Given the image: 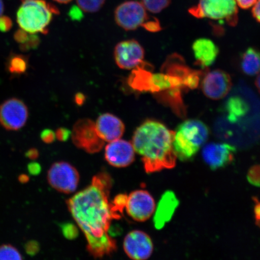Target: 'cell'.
<instances>
[{"instance_id": "obj_1", "label": "cell", "mask_w": 260, "mask_h": 260, "mask_svg": "<svg viewBox=\"0 0 260 260\" xmlns=\"http://www.w3.org/2000/svg\"><path fill=\"white\" fill-rule=\"evenodd\" d=\"M112 178L106 173L96 175L92 183L68 200V209L87 242V248L95 258L110 255L116 250L111 234L113 219L121 218L109 197Z\"/></svg>"}, {"instance_id": "obj_2", "label": "cell", "mask_w": 260, "mask_h": 260, "mask_svg": "<svg viewBox=\"0 0 260 260\" xmlns=\"http://www.w3.org/2000/svg\"><path fill=\"white\" fill-rule=\"evenodd\" d=\"M174 136L175 132L155 120H147L136 129L132 143L136 153L141 156L146 173L175 167Z\"/></svg>"}, {"instance_id": "obj_3", "label": "cell", "mask_w": 260, "mask_h": 260, "mask_svg": "<svg viewBox=\"0 0 260 260\" xmlns=\"http://www.w3.org/2000/svg\"><path fill=\"white\" fill-rule=\"evenodd\" d=\"M210 130L198 119H188L178 126L175 132L174 150L181 161L192 160L201 146L209 139Z\"/></svg>"}, {"instance_id": "obj_4", "label": "cell", "mask_w": 260, "mask_h": 260, "mask_svg": "<svg viewBox=\"0 0 260 260\" xmlns=\"http://www.w3.org/2000/svg\"><path fill=\"white\" fill-rule=\"evenodd\" d=\"M58 10L45 0H21L16 21L22 30L29 34H46L48 26Z\"/></svg>"}, {"instance_id": "obj_5", "label": "cell", "mask_w": 260, "mask_h": 260, "mask_svg": "<svg viewBox=\"0 0 260 260\" xmlns=\"http://www.w3.org/2000/svg\"><path fill=\"white\" fill-rule=\"evenodd\" d=\"M115 19L116 24L126 31L135 30L139 27L151 32L161 30L158 19L149 16L139 2L127 1L118 6L115 11Z\"/></svg>"}, {"instance_id": "obj_6", "label": "cell", "mask_w": 260, "mask_h": 260, "mask_svg": "<svg viewBox=\"0 0 260 260\" xmlns=\"http://www.w3.org/2000/svg\"><path fill=\"white\" fill-rule=\"evenodd\" d=\"M188 13L198 19L208 18L235 26L238 22V8L235 0H200Z\"/></svg>"}, {"instance_id": "obj_7", "label": "cell", "mask_w": 260, "mask_h": 260, "mask_svg": "<svg viewBox=\"0 0 260 260\" xmlns=\"http://www.w3.org/2000/svg\"><path fill=\"white\" fill-rule=\"evenodd\" d=\"M49 184L61 193L70 194L76 190L79 183V172L67 162H55L48 172Z\"/></svg>"}, {"instance_id": "obj_8", "label": "cell", "mask_w": 260, "mask_h": 260, "mask_svg": "<svg viewBox=\"0 0 260 260\" xmlns=\"http://www.w3.org/2000/svg\"><path fill=\"white\" fill-rule=\"evenodd\" d=\"M161 72L174 75L183 80L186 92L197 89L201 84L203 70L191 69L183 57L175 53L169 57L161 68Z\"/></svg>"}, {"instance_id": "obj_9", "label": "cell", "mask_w": 260, "mask_h": 260, "mask_svg": "<svg viewBox=\"0 0 260 260\" xmlns=\"http://www.w3.org/2000/svg\"><path fill=\"white\" fill-rule=\"evenodd\" d=\"M72 139L78 148L89 153L100 151L105 144V141L98 135L95 123L89 119H81L76 123L72 132Z\"/></svg>"}, {"instance_id": "obj_10", "label": "cell", "mask_w": 260, "mask_h": 260, "mask_svg": "<svg viewBox=\"0 0 260 260\" xmlns=\"http://www.w3.org/2000/svg\"><path fill=\"white\" fill-rule=\"evenodd\" d=\"M28 110L22 100L12 98L0 105V124L9 131H17L25 125Z\"/></svg>"}, {"instance_id": "obj_11", "label": "cell", "mask_w": 260, "mask_h": 260, "mask_svg": "<svg viewBox=\"0 0 260 260\" xmlns=\"http://www.w3.org/2000/svg\"><path fill=\"white\" fill-rule=\"evenodd\" d=\"M203 77L201 89L204 95L211 100L223 99L232 89V78L225 71L215 70L204 73Z\"/></svg>"}, {"instance_id": "obj_12", "label": "cell", "mask_w": 260, "mask_h": 260, "mask_svg": "<svg viewBox=\"0 0 260 260\" xmlns=\"http://www.w3.org/2000/svg\"><path fill=\"white\" fill-rule=\"evenodd\" d=\"M126 213L137 222H145L152 216L155 210L153 197L145 190L133 191L127 196L125 205Z\"/></svg>"}, {"instance_id": "obj_13", "label": "cell", "mask_w": 260, "mask_h": 260, "mask_svg": "<svg viewBox=\"0 0 260 260\" xmlns=\"http://www.w3.org/2000/svg\"><path fill=\"white\" fill-rule=\"evenodd\" d=\"M144 56V48L135 40L119 42L114 51L115 62L123 70L135 69L142 63Z\"/></svg>"}, {"instance_id": "obj_14", "label": "cell", "mask_w": 260, "mask_h": 260, "mask_svg": "<svg viewBox=\"0 0 260 260\" xmlns=\"http://www.w3.org/2000/svg\"><path fill=\"white\" fill-rule=\"evenodd\" d=\"M123 247L126 255L134 260L147 259L154 251L151 237L139 230L133 231L125 236Z\"/></svg>"}, {"instance_id": "obj_15", "label": "cell", "mask_w": 260, "mask_h": 260, "mask_svg": "<svg viewBox=\"0 0 260 260\" xmlns=\"http://www.w3.org/2000/svg\"><path fill=\"white\" fill-rule=\"evenodd\" d=\"M236 152L235 146L225 143H210L203 150L204 161L212 171L224 168L232 164Z\"/></svg>"}, {"instance_id": "obj_16", "label": "cell", "mask_w": 260, "mask_h": 260, "mask_svg": "<svg viewBox=\"0 0 260 260\" xmlns=\"http://www.w3.org/2000/svg\"><path fill=\"white\" fill-rule=\"evenodd\" d=\"M135 154L132 143L122 139L109 142L105 148L106 161L115 168H125L132 165L135 160Z\"/></svg>"}, {"instance_id": "obj_17", "label": "cell", "mask_w": 260, "mask_h": 260, "mask_svg": "<svg viewBox=\"0 0 260 260\" xmlns=\"http://www.w3.org/2000/svg\"><path fill=\"white\" fill-rule=\"evenodd\" d=\"M95 124L98 135L107 142L121 139L125 132L124 123L118 117L110 113L100 115Z\"/></svg>"}, {"instance_id": "obj_18", "label": "cell", "mask_w": 260, "mask_h": 260, "mask_svg": "<svg viewBox=\"0 0 260 260\" xmlns=\"http://www.w3.org/2000/svg\"><path fill=\"white\" fill-rule=\"evenodd\" d=\"M192 50L195 64L203 70L211 66L217 59L219 49L213 41L208 38H200L194 41Z\"/></svg>"}, {"instance_id": "obj_19", "label": "cell", "mask_w": 260, "mask_h": 260, "mask_svg": "<svg viewBox=\"0 0 260 260\" xmlns=\"http://www.w3.org/2000/svg\"><path fill=\"white\" fill-rule=\"evenodd\" d=\"M179 200L172 191H166L159 201L154 217L156 229L161 230L170 222L179 206Z\"/></svg>"}, {"instance_id": "obj_20", "label": "cell", "mask_w": 260, "mask_h": 260, "mask_svg": "<svg viewBox=\"0 0 260 260\" xmlns=\"http://www.w3.org/2000/svg\"><path fill=\"white\" fill-rule=\"evenodd\" d=\"M242 72L248 76H255L260 73V51L249 47L243 52L240 58Z\"/></svg>"}, {"instance_id": "obj_21", "label": "cell", "mask_w": 260, "mask_h": 260, "mask_svg": "<svg viewBox=\"0 0 260 260\" xmlns=\"http://www.w3.org/2000/svg\"><path fill=\"white\" fill-rule=\"evenodd\" d=\"M225 109L227 118L232 123L239 121L249 112L248 104L239 96L230 98L225 104Z\"/></svg>"}, {"instance_id": "obj_22", "label": "cell", "mask_w": 260, "mask_h": 260, "mask_svg": "<svg viewBox=\"0 0 260 260\" xmlns=\"http://www.w3.org/2000/svg\"><path fill=\"white\" fill-rule=\"evenodd\" d=\"M137 68L129 78V85L136 90L151 92L152 74L145 68Z\"/></svg>"}, {"instance_id": "obj_23", "label": "cell", "mask_w": 260, "mask_h": 260, "mask_svg": "<svg viewBox=\"0 0 260 260\" xmlns=\"http://www.w3.org/2000/svg\"><path fill=\"white\" fill-rule=\"evenodd\" d=\"M6 67L9 72L12 74H24L28 68L27 58L22 54L12 55L9 58Z\"/></svg>"}, {"instance_id": "obj_24", "label": "cell", "mask_w": 260, "mask_h": 260, "mask_svg": "<svg viewBox=\"0 0 260 260\" xmlns=\"http://www.w3.org/2000/svg\"><path fill=\"white\" fill-rule=\"evenodd\" d=\"M22 256L19 250L10 244L0 245V260H21Z\"/></svg>"}, {"instance_id": "obj_25", "label": "cell", "mask_w": 260, "mask_h": 260, "mask_svg": "<svg viewBox=\"0 0 260 260\" xmlns=\"http://www.w3.org/2000/svg\"><path fill=\"white\" fill-rule=\"evenodd\" d=\"M141 3L147 11L158 14L171 5V0H141Z\"/></svg>"}, {"instance_id": "obj_26", "label": "cell", "mask_w": 260, "mask_h": 260, "mask_svg": "<svg viewBox=\"0 0 260 260\" xmlns=\"http://www.w3.org/2000/svg\"><path fill=\"white\" fill-rule=\"evenodd\" d=\"M77 5L83 11L94 13L99 11L106 0H76Z\"/></svg>"}, {"instance_id": "obj_27", "label": "cell", "mask_w": 260, "mask_h": 260, "mask_svg": "<svg viewBox=\"0 0 260 260\" xmlns=\"http://www.w3.org/2000/svg\"><path fill=\"white\" fill-rule=\"evenodd\" d=\"M247 180L253 186L260 187V165H255L249 169Z\"/></svg>"}, {"instance_id": "obj_28", "label": "cell", "mask_w": 260, "mask_h": 260, "mask_svg": "<svg viewBox=\"0 0 260 260\" xmlns=\"http://www.w3.org/2000/svg\"><path fill=\"white\" fill-rule=\"evenodd\" d=\"M63 236L68 239L73 240L76 239L79 235L77 228L72 223L63 224L61 226Z\"/></svg>"}, {"instance_id": "obj_29", "label": "cell", "mask_w": 260, "mask_h": 260, "mask_svg": "<svg viewBox=\"0 0 260 260\" xmlns=\"http://www.w3.org/2000/svg\"><path fill=\"white\" fill-rule=\"evenodd\" d=\"M40 42L38 36L36 34H31L29 40L24 44L19 45V48L22 51H27L37 47Z\"/></svg>"}, {"instance_id": "obj_30", "label": "cell", "mask_w": 260, "mask_h": 260, "mask_svg": "<svg viewBox=\"0 0 260 260\" xmlns=\"http://www.w3.org/2000/svg\"><path fill=\"white\" fill-rule=\"evenodd\" d=\"M126 200H127V196L124 194H121L115 197L112 201V204L117 210L122 213L125 207Z\"/></svg>"}, {"instance_id": "obj_31", "label": "cell", "mask_w": 260, "mask_h": 260, "mask_svg": "<svg viewBox=\"0 0 260 260\" xmlns=\"http://www.w3.org/2000/svg\"><path fill=\"white\" fill-rule=\"evenodd\" d=\"M31 35V34H29V32L20 28L15 32L14 40L19 45L24 44L30 39Z\"/></svg>"}, {"instance_id": "obj_32", "label": "cell", "mask_w": 260, "mask_h": 260, "mask_svg": "<svg viewBox=\"0 0 260 260\" xmlns=\"http://www.w3.org/2000/svg\"><path fill=\"white\" fill-rule=\"evenodd\" d=\"M12 19L7 16H0V31L7 32L12 28Z\"/></svg>"}, {"instance_id": "obj_33", "label": "cell", "mask_w": 260, "mask_h": 260, "mask_svg": "<svg viewBox=\"0 0 260 260\" xmlns=\"http://www.w3.org/2000/svg\"><path fill=\"white\" fill-rule=\"evenodd\" d=\"M41 138L46 144H51L56 139V133L51 129H44L41 133Z\"/></svg>"}, {"instance_id": "obj_34", "label": "cell", "mask_w": 260, "mask_h": 260, "mask_svg": "<svg viewBox=\"0 0 260 260\" xmlns=\"http://www.w3.org/2000/svg\"><path fill=\"white\" fill-rule=\"evenodd\" d=\"M25 249L26 252L31 255H35L40 250L38 243L35 241H30L26 243Z\"/></svg>"}, {"instance_id": "obj_35", "label": "cell", "mask_w": 260, "mask_h": 260, "mask_svg": "<svg viewBox=\"0 0 260 260\" xmlns=\"http://www.w3.org/2000/svg\"><path fill=\"white\" fill-rule=\"evenodd\" d=\"M253 201L255 204L253 212H254L255 224L256 226L260 228V202L256 197L253 198Z\"/></svg>"}, {"instance_id": "obj_36", "label": "cell", "mask_w": 260, "mask_h": 260, "mask_svg": "<svg viewBox=\"0 0 260 260\" xmlns=\"http://www.w3.org/2000/svg\"><path fill=\"white\" fill-rule=\"evenodd\" d=\"M71 135V132L69 130L61 128L57 130L56 133V138L60 141H65L69 138Z\"/></svg>"}, {"instance_id": "obj_37", "label": "cell", "mask_w": 260, "mask_h": 260, "mask_svg": "<svg viewBox=\"0 0 260 260\" xmlns=\"http://www.w3.org/2000/svg\"><path fill=\"white\" fill-rule=\"evenodd\" d=\"M237 5L242 9H249L252 7L256 0H235Z\"/></svg>"}, {"instance_id": "obj_38", "label": "cell", "mask_w": 260, "mask_h": 260, "mask_svg": "<svg viewBox=\"0 0 260 260\" xmlns=\"http://www.w3.org/2000/svg\"><path fill=\"white\" fill-rule=\"evenodd\" d=\"M28 171L31 175H37L40 174L41 171V167L38 162H32L28 165Z\"/></svg>"}, {"instance_id": "obj_39", "label": "cell", "mask_w": 260, "mask_h": 260, "mask_svg": "<svg viewBox=\"0 0 260 260\" xmlns=\"http://www.w3.org/2000/svg\"><path fill=\"white\" fill-rule=\"evenodd\" d=\"M252 7V14L253 17L260 23V0H256L255 5Z\"/></svg>"}, {"instance_id": "obj_40", "label": "cell", "mask_w": 260, "mask_h": 260, "mask_svg": "<svg viewBox=\"0 0 260 260\" xmlns=\"http://www.w3.org/2000/svg\"><path fill=\"white\" fill-rule=\"evenodd\" d=\"M81 14H82V13L77 7H73L71 9L70 15L73 19H80L81 16H82Z\"/></svg>"}, {"instance_id": "obj_41", "label": "cell", "mask_w": 260, "mask_h": 260, "mask_svg": "<svg viewBox=\"0 0 260 260\" xmlns=\"http://www.w3.org/2000/svg\"><path fill=\"white\" fill-rule=\"evenodd\" d=\"M26 156L28 158L30 159H35L38 158L39 155V152L38 151L37 149H29V150L26 152Z\"/></svg>"}, {"instance_id": "obj_42", "label": "cell", "mask_w": 260, "mask_h": 260, "mask_svg": "<svg viewBox=\"0 0 260 260\" xmlns=\"http://www.w3.org/2000/svg\"><path fill=\"white\" fill-rule=\"evenodd\" d=\"M19 181L22 183H27L28 181V177L26 175H21L19 177Z\"/></svg>"}, {"instance_id": "obj_43", "label": "cell", "mask_w": 260, "mask_h": 260, "mask_svg": "<svg viewBox=\"0 0 260 260\" xmlns=\"http://www.w3.org/2000/svg\"><path fill=\"white\" fill-rule=\"evenodd\" d=\"M255 84L256 89H257L259 93H260V73L258 75L257 77H256V79L255 80Z\"/></svg>"}, {"instance_id": "obj_44", "label": "cell", "mask_w": 260, "mask_h": 260, "mask_svg": "<svg viewBox=\"0 0 260 260\" xmlns=\"http://www.w3.org/2000/svg\"><path fill=\"white\" fill-rule=\"evenodd\" d=\"M4 9V3H3V0H0V16H2Z\"/></svg>"}, {"instance_id": "obj_45", "label": "cell", "mask_w": 260, "mask_h": 260, "mask_svg": "<svg viewBox=\"0 0 260 260\" xmlns=\"http://www.w3.org/2000/svg\"><path fill=\"white\" fill-rule=\"evenodd\" d=\"M54 1L61 3V4H67V3H69L72 0H54Z\"/></svg>"}]
</instances>
